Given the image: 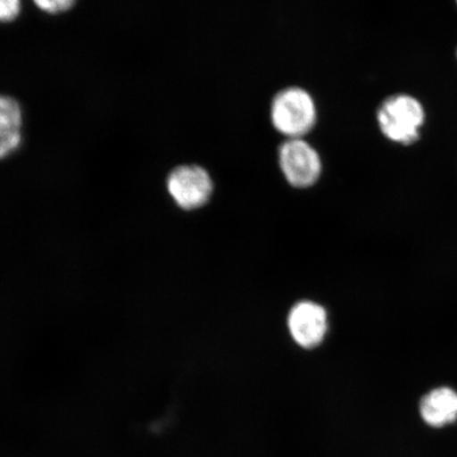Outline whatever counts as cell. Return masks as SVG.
Here are the masks:
<instances>
[{
    "instance_id": "cell-1",
    "label": "cell",
    "mask_w": 457,
    "mask_h": 457,
    "mask_svg": "<svg viewBox=\"0 0 457 457\" xmlns=\"http://www.w3.org/2000/svg\"><path fill=\"white\" fill-rule=\"evenodd\" d=\"M377 121L386 138L403 145H412L420 139L425 124V108L412 96L394 95L381 103Z\"/></svg>"
},
{
    "instance_id": "cell-2",
    "label": "cell",
    "mask_w": 457,
    "mask_h": 457,
    "mask_svg": "<svg viewBox=\"0 0 457 457\" xmlns=\"http://www.w3.org/2000/svg\"><path fill=\"white\" fill-rule=\"evenodd\" d=\"M271 118L274 127L282 134L289 138H301L316 122V105L306 90L285 88L274 96Z\"/></svg>"
},
{
    "instance_id": "cell-3",
    "label": "cell",
    "mask_w": 457,
    "mask_h": 457,
    "mask_svg": "<svg viewBox=\"0 0 457 457\" xmlns=\"http://www.w3.org/2000/svg\"><path fill=\"white\" fill-rule=\"evenodd\" d=\"M279 165L291 186L311 187L322 171L321 158L310 143L302 138H290L279 147Z\"/></svg>"
},
{
    "instance_id": "cell-4",
    "label": "cell",
    "mask_w": 457,
    "mask_h": 457,
    "mask_svg": "<svg viewBox=\"0 0 457 457\" xmlns=\"http://www.w3.org/2000/svg\"><path fill=\"white\" fill-rule=\"evenodd\" d=\"M168 190L180 208L194 210L208 203L213 192V181L208 171L198 165H181L170 171Z\"/></svg>"
},
{
    "instance_id": "cell-5",
    "label": "cell",
    "mask_w": 457,
    "mask_h": 457,
    "mask_svg": "<svg viewBox=\"0 0 457 457\" xmlns=\"http://www.w3.org/2000/svg\"><path fill=\"white\" fill-rule=\"evenodd\" d=\"M288 327L299 345L306 348L317 346L328 331L327 312L316 303H299L290 312Z\"/></svg>"
},
{
    "instance_id": "cell-6",
    "label": "cell",
    "mask_w": 457,
    "mask_h": 457,
    "mask_svg": "<svg viewBox=\"0 0 457 457\" xmlns=\"http://www.w3.org/2000/svg\"><path fill=\"white\" fill-rule=\"evenodd\" d=\"M420 412L433 428L453 424L457 420V393L447 386L436 388L421 399Z\"/></svg>"
},
{
    "instance_id": "cell-7",
    "label": "cell",
    "mask_w": 457,
    "mask_h": 457,
    "mask_svg": "<svg viewBox=\"0 0 457 457\" xmlns=\"http://www.w3.org/2000/svg\"><path fill=\"white\" fill-rule=\"evenodd\" d=\"M22 114L19 103L0 96V130L21 129Z\"/></svg>"
},
{
    "instance_id": "cell-8",
    "label": "cell",
    "mask_w": 457,
    "mask_h": 457,
    "mask_svg": "<svg viewBox=\"0 0 457 457\" xmlns=\"http://www.w3.org/2000/svg\"><path fill=\"white\" fill-rule=\"evenodd\" d=\"M21 142V129L0 130V159L13 153Z\"/></svg>"
},
{
    "instance_id": "cell-9",
    "label": "cell",
    "mask_w": 457,
    "mask_h": 457,
    "mask_svg": "<svg viewBox=\"0 0 457 457\" xmlns=\"http://www.w3.org/2000/svg\"><path fill=\"white\" fill-rule=\"evenodd\" d=\"M36 4L46 12L55 14L70 10L76 3L72 0H38Z\"/></svg>"
},
{
    "instance_id": "cell-10",
    "label": "cell",
    "mask_w": 457,
    "mask_h": 457,
    "mask_svg": "<svg viewBox=\"0 0 457 457\" xmlns=\"http://www.w3.org/2000/svg\"><path fill=\"white\" fill-rule=\"evenodd\" d=\"M19 0H0V21H10L20 14Z\"/></svg>"
}]
</instances>
